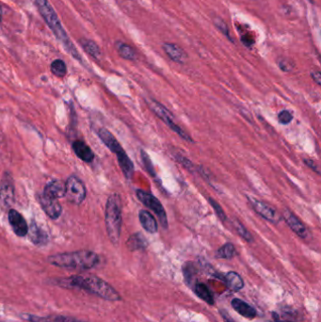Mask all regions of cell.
<instances>
[{"mask_svg": "<svg viewBox=\"0 0 321 322\" xmlns=\"http://www.w3.org/2000/svg\"><path fill=\"white\" fill-rule=\"evenodd\" d=\"M34 3L37 7L41 15L44 18L46 25L49 27L52 32L55 34L56 39L62 43L68 53L73 56V59L82 62V59L79 51L73 45V42L69 38L67 32L62 27V23L56 11H54L53 7L50 5L48 0H34Z\"/></svg>", "mask_w": 321, "mask_h": 322, "instance_id": "cell-1", "label": "cell"}, {"mask_svg": "<svg viewBox=\"0 0 321 322\" xmlns=\"http://www.w3.org/2000/svg\"><path fill=\"white\" fill-rule=\"evenodd\" d=\"M61 283L63 286H68L69 288L84 289L110 301H117L121 299V296L109 283L93 275L69 277L67 279L62 280Z\"/></svg>", "mask_w": 321, "mask_h": 322, "instance_id": "cell-2", "label": "cell"}, {"mask_svg": "<svg viewBox=\"0 0 321 322\" xmlns=\"http://www.w3.org/2000/svg\"><path fill=\"white\" fill-rule=\"evenodd\" d=\"M51 265L59 268L90 270L98 265L99 256L95 252L82 250L72 253L53 254L48 257Z\"/></svg>", "mask_w": 321, "mask_h": 322, "instance_id": "cell-3", "label": "cell"}, {"mask_svg": "<svg viewBox=\"0 0 321 322\" xmlns=\"http://www.w3.org/2000/svg\"><path fill=\"white\" fill-rule=\"evenodd\" d=\"M122 201L117 193L107 198L105 211V223L107 236L113 245H118L122 230Z\"/></svg>", "mask_w": 321, "mask_h": 322, "instance_id": "cell-4", "label": "cell"}, {"mask_svg": "<svg viewBox=\"0 0 321 322\" xmlns=\"http://www.w3.org/2000/svg\"><path fill=\"white\" fill-rule=\"evenodd\" d=\"M97 135L101 140L102 142L111 152L116 155L118 159L119 166L122 169L123 174L127 179H130L134 174V164L124 151V148L119 143V141L116 140V138L113 136L112 133L108 131L107 128H101L98 130Z\"/></svg>", "mask_w": 321, "mask_h": 322, "instance_id": "cell-5", "label": "cell"}, {"mask_svg": "<svg viewBox=\"0 0 321 322\" xmlns=\"http://www.w3.org/2000/svg\"><path fill=\"white\" fill-rule=\"evenodd\" d=\"M146 103L153 112L155 113L158 118L161 119L164 123L169 126L171 129L175 131L176 134L180 136L183 140L190 141V142L193 141L192 140V138H191V136L187 135L186 131H184L178 125V124H176L173 114L169 112L166 107L162 106L160 103H158L157 100H154V99H147Z\"/></svg>", "mask_w": 321, "mask_h": 322, "instance_id": "cell-6", "label": "cell"}, {"mask_svg": "<svg viewBox=\"0 0 321 322\" xmlns=\"http://www.w3.org/2000/svg\"><path fill=\"white\" fill-rule=\"evenodd\" d=\"M87 191L83 181L75 175L68 178L65 183V197L73 204L79 205L84 202Z\"/></svg>", "mask_w": 321, "mask_h": 322, "instance_id": "cell-7", "label": "cell"}, {"mask_svg": "<svg viewBox=\"0 0 321 322\" xmlns=\"http://www.w3.org/2000/svg\"><path fill=\"white\" fill-rule=\"evenodd\" d=\"M136 194L141 203H143L144 205H146L148 209H151L157 214L161 225L165 228H168V218H167L166 211L164 209L162 203H160V201L158 200V198L155 197L151 193L144 192L142 190H138Z\"/></svg>", "mask_w": 321, "mask_h": 322, "instance_id": "cell-8", "label": "cell"}, {"mask_svg": "<svg viewBox=\"0 0 321 322\" xmlns=\"http://www.w3.org/2000/svg\"><path fill=\"white\" fill-rule=\"evenodd\" d=\"M14 184L11 175H4L0 183V205L3 209H9L14 202Z\"/></svg>", "mask_w": 321, "mask_h": 322, "instance_id": "cell-9", "label": "cell"}, {"mask_svg": "<svg viewBox=\"0 0 321 322\" xmlns=\"http://www.w3.org/2000/svg\"><path fill=\"white\" fill-rule=\"evenodd\" d=\"M38 202L45 214L52 220H58L62 216V206L59 200L47 197L42 193L38 197Z\"/></svg>", "mask_w": 321, "mask_h": 322, "instance_id": "cell-10", "label": "cell"}, {"mask_svg": "<svg viewBox=\"0 0 321 322\" xmlns=\"http://www.w3.org/2000/svg\"><path fill=\"white\" fill-rule=\"evenodd\" d=\"M8 220L13 233L18 237H24L28 235V225L25 218L15 209H10Z\"/></svg>", "mask_w": 321, "mask_h": 322, "instance_id": "cell-11", "label": "cell"}, {"mask_svg": "<svg viewBox=\"0 0 321 322\" xmlns=\"http://www.w3.org/2000/svg\"><path fill=\"white\" fill-rule=\"evenodd\" d=\"M249 201L252 204L253 209L255 210V212L258 213L265 220L271 222H278L280 220V217L277 214L276 211L269 204L254 197H249Z\"/></svg>", "mask_w": 321, "mask_h": 322, "instance_id": "cell-12", "label": "cell"}, {"mask_svg": "<svg viewBox=\"0 0 321 322\" xmlns=\"http://www.w3.org/2000/svg\"><path fill=\"white\" fill-rule=\"evenodd\" d=\"M284 219L286 220V222L288 223V225L290 227V229L299 237L306 239L310 236V233L308 231V229L306 228V226L300 221V220L290 211L285 210L284 211Z\"/></svg>", "mask_w": 321, "mask_h": 322, "instance_id": "cell-13", "label": "cell"}, {"mask_svg": "<svg viewBox=\"0 0 321 322\" xmlns=\"http://www.w3.org/2000/svg\"><path fill=\"white\" fill-rule=\"evenodd\" d=\"M162 49L173 62L184 64L187 61V54L179 45L173 43H164Z\"/></svg>", "mask_w": 321, "mask_h": 322, "instance_id": "cell-14", "label": "cell"}, {"mask_svg": "<svg viewBox=\"0 0 321 322\" xmlns=\"http://www.w3.org/2000/svg\"><path fill=\"white\" fill-rule=\"evenodd\" d=\"M28 235L29 236L30 241L36 246H44L48 243V235L47 233L42 229L35 220H32L30 226L28 227Z\"/></svg>", "mask_w": 321, "mask_h": 322, "instance_id": "cell-15", "label": "cell"}, {"mask_svg": "<svg viewBox=\"0 0 321 322\" xmlns=\"http://www.w3.org/2000/svg\"><path fill=\"white\" fill-rule=\"evenodd\" d=\"M73 153L74 155L81 159L82 161L90 163L93 161L95 159V154L92 152V150L90 149V147L81 140H75L72 144Z\"/></svg>", "mask_w": 321, "mask_h": 322, "instance_id": "cell-16", "label": "cell"}, {"mask_svg": "<svg viewBox=\"0 0 321 322\" xmlns=\"http://www.w3.org/2000/svg\"><path fill=\"white\" fill-rule=\"evenodd\" d=\"M43 194L56 200L65 197V183L60 180L51 181L45 186Z\"/></svg>", "mask_w": 321, "mask_h": 322, "instance_id": "cell-17", "label": "cell"}, {"mask_svg": "<svg viewBox=\"0 0 321 322\" xmlns=\"http://www.w3.org/2000/svg\"><path fill=\"white\" fill-rule=\"evenodd\" d=\"M139 219L141 221V225L148 233L155 234L158 231V222L149 211L141 210L139 213Z\"/></svg>", "mask_w": 321, "mask_h": 322, "instance_id": "cell-18", "label": "cell"}, {"mask_svg": "<svg viewBox=\"0 0 321 322\" xmlns=\"http://www.w3.org/2000/svg\"><path fill=\"white\" fill-rule=\"evenodd\" d=\"M232 306L238 314L247 318H254L256 316V311L254 307L243 301L242 299H234L232 300Z\"/></svg>", "mask_w": 321, "mask_h": 322, "instance_id": "cell-19", "label": "cell"}, {"mask_svg": "<svg viewBox=\"0 0 321 322\" xmlns=\"http://www.w3.org/2000/svg\"><path fill=\"white\" fill-rule=\"evenodd\" d=\"M79 44L82 46V48L84 49L85 52L92 56L95 60H101L102 51L101 48L99 47V45L96 44L95 41L92 40L87 39V38H82L79 40Z\"/></svg>", "mask_w": 321, "mask_h": 322, "instance_id": "cell-20", "label": "cell"}, {"mask_svg": "<svg viewBox=\"0 0 321 322\" xmlns=\"http://www.w3.org/2000/svg\"><path fill=\"white\" fill-rule=\"evenodd\" d=\"M126 245L130 251H139L146 248L148 242L141 233H136L128 238Z\"/></svg>", "mask_w": 321, "mask_h": 322, "instance_id": "cell-21", "label": "cell"}, {"mask_svg": "<svg viewBox=\"0 0 321 322\" xmlns=\"http://www.w3.org/2000/svg\"><path fill=\"white\" fill-rule=\"evenodd\" d=\"M115 48L118 52L119 55L121 58H123L124 60L126 61H135L136 52L129 45L125 44L124 42H121V41H117L115 43Z\"/></svg>", "mask_w": 321, "mask_h": 322, "instance_id": "cell-22", "label": "cell"}, {"mask_svg": "<svg viewBox=\"0 0 321 322\" xmlns=\"http://www.w3.org/2000/svg\"><path fill=\"white\" fill-rule=\"evenodd\" d=\"M225 282L228 286V288L234 290V291H238L240 289H242L244 287V282H243L242 278L240 277V275L235 272V271H231V272H228L225 275Z\"/></svg>", "mask_w": 321, "mask_h": 322, "instance_id": "cell-23", "label": "cell"}, {"mask_svg": "<svg viewBox=\"0 0 321 322\" xmlns=\"http://www.w3.org/2000/svg\"><path fill=\"white\" fill-rule=\"evenodd\" d=\"M195 292L197 294L199 298L203 299L209 305H213L214 304L213 295L211 294L209 288L204 283L198 282L197 285L195 286Z\"/></svg>", "mask_w": 321, "mask_h": 322, "instance_id": "cell-24", "label": "cell"}, {"mask_svg": "<svg viewBox=\"0 0 321 322\" xmlns=\"http://www.w3.org/2000/svg\"><path fill=\"white\" fill-rule=\"evenodd\" d=\"M51 73H53L56 78L62 79L66 75L67 73V66L65 64V62L62 60H55L54 62H52L50 65Z\"/></svg>", "mask_w": 321, "mask_h": 322, "instance_id": "cell-25", "label": "cell"}, {"mask_svg": "<svg viewBox=\"0 0 321 322\" xmlns=\"http://www.w3.org/2000/svg\"><path fill=\"white\" fill-rule=\"evenodd\" d=\"M236 254V249L232 243H226L222 247H220L217 253L216 257L221 259H231Z\"/></svg>", "mask_w": 321, "mask_h": 322, "instance_id": "cell-26", "label": "cell"}, {"mask_svg": "<svg viewBox=\"0 0 321 322\" xmlns=\"http://www.w3.org/2000/svg\"><path fill=\"white\" fill-rule=\"evenodd\" d=\"M234 225H235V228H236V230L238 233V235L242 238H244L246 241L252 242L254 240V238L252 237V235L250 234V232L245 228V226L243 225L239 220H236L234 222Z\"/></svg>", "mask_w": 321, "mask_h": 322, "instance_id": "cell-27", "label": "cell"}, {"mask_svg": "<svg viewBox=\"0 0 321 322\" xmlns=\"http://www.w3.org/2000/svg\"><path fill=\"white\" fill-rule=\"evenodd\" d=\"M214 25L216 26V28H218V29L220 30V32L225 36L227 39L232 41L231 36H230V33H229L228 27H227L226 23L224 22L221 18H220V17H216V18H214Z\"/></svg>", "mask_w": 321, "mask_h": 322, "instance_id": "cell-28", "label": "cell"}, {"mask_svg": "<svg viewBox=\"0 0 321 322\" xmlns=\"http://www.w3.org/2000/svg\"><path fill=\"white\" fill-rule=\"evenodd\" d=\"M278 65H279V68L282 70V72H286V73L291 72L293 70L294 67H295V63H294L293 61L287 59V58L280 59L278 61Z\"/></svg>", "mask_w": 321, "mask_h": 322, "instance_id": "cell-29", "label": "cell"}, {"mask_svg": "<svg viewBox=\"0 0 321 322\" xmlns=\"http://www.w3.org/2000/svg\"><path fill=\"white\" fill-rule=\"evenodd\" d=\"M209 203L210 204L212 205V207L214 209L215 212H216V214L217 216L219 217V219H220L221 221H225L226 220V215L224 213V211H223V209H221V206H220V204L218 202H216L215 200H213L212 198H209Z\"/></svg>", "mask_w": 321, "mask_h": 322, "instance_id": "cell-30", "label": "cell"}, {"mask_svg": "<svg viewBox=\"0 0 321 322\" xmlns=\"http://www.w3.org/2000/svg\"><path fill=\"white\" fill-rule=\"evenodd\" d=\"M141 158L143 160V164L145 165V168H146L147 172L152 175V176H156V173H155V169H154V166H153L152 161L149 158L148 154H146L145 151L141 150Z\"/></svg>", "mask_w": 321, "mask_h": 322, "instance_id": "cell-31", "label": "cell"}, {"mask_svg": "<svg viewBox=\"0 0 321 322\" xmlns=\"http://www.w3.org/2000/svg\"><path fill=\"white\" fill-rule=\"evenodd\" d=\"M292 114L289 112L288 110H282L281 112L279 113L278 115V120L279 122L282 124H288L291 121H292Z\"/></svg>", "mask_w": 321, "mask_h": 322, "instance_id": "cell-32", "label": "cell"}, {"mask_svg": "<svg viewBox=\"0 0 321 322\" xmlns=\"http://www.w3.org/2000/svg\"><path fill=\"white\" fill-rule=\"evenodd\" d=\"M50 322H84L75 319L73 317H69V316H55V317H50Z\"/></svg>", "mask_w": 321, "mask_h": 322, "instance_id": "cell-33", "label": "cell"}, {"mask_svg": "<svg viewBox=\"0 0 321 322\" xmlns=\"http://www.w3.org/2000/svg\"><path fill=\"white\" fill-rule=\"evenodd\" d=\"M175 158H176V160H177L178 162H180L186 169H191L192 167H193L192 162H191L187 158L183 157V156H181V155H176Z\"/></svg>", "mask_w": 321, "mask_h": 322, "instance_id": "cell-34", "label": "cell"}, {"mask_svg": "<svg viewBox=\"0 0 321 322\" xmlns=\"http://www.w3.org/2000/svg\"><path fill=\"white\" fill-rule=\"evenodd\" d=\"M305 163L308 166V167H310L311 169H314L315 172H316V174H318V175H320V171H319V168H318V166L316 165V162L314 161V160H311V159H305Z\"/></svg>", "mask_w": 321, "mask_h": 322, "instance_id": "cell-35", "label": "cell"}, {"mask_svg": "<svg viewBox=\"0 0 321 322\" xmlns=\"http://www.w3.org/2000/svg\"><path fill=\"white\" fill-rule=\"evenodd\" d=\"M311 77L313 80L316 82L318 86L321 85V73L319 71H312L311 72Z\"/></svg>", "mask_w": 321, "mask_h": 322, "instance_id": "cell-36", "label": "cell"}, {"mask_svg": "<svg viewBox=\"0 0 321 322\" xmlns=\"http://www.w3.org/2000/svg\"><path fill=\"white\" fill-rule=\"evenodd\" d=\"M222 317H223V319L225 320V322H235L232 318H230V317L228 316V315H227L226 313H224V312L222 313Z\"/></svg>", "mask_w": 321, "mask_h": 322, "instance_id": "cell-37", "label": "cell"}, {"mask_svg": "<svg viewBox=\"0 0 321 322\" xmlns=\"http://www.w3.org/2000/svg\"><path fill=\"white\" fill-rule=\"evenodd\" d=\"M1 23H2V8L0 6V26H1Z\"/></svg>", "mask_w": 321, "mask_h": 322, "instance_id": "cell-38", "label": "cell"}, {"mask_svg": "<svg viewBox=\"0 0 321 322\" xmlns=\"http://www.w3.org/2000/svg\"><path fill=\"white\" fill-rule=\"evenodd\" d=\"M282 322H288V321H282Z\"/></svg>", "mask_w": 321, "mask_h": 322, "instance_id": "cell-39", "label": "cell"}]
</instances>
